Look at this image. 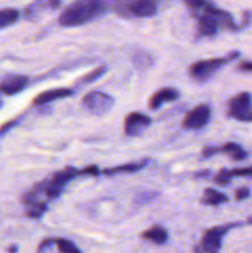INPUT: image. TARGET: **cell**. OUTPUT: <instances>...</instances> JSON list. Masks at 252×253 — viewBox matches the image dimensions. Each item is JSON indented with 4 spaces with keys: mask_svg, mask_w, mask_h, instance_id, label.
<instances>
[{
    "mask_svg": "<svg viewBox=\"0 0 252 253\" xmlns=\"http://www.w3.org/2000/svg\"><path fill=\"white\" fill-rule=\"evenodd\" d=\"M19 11L16 9H12V7L0 10V30L14 25L19 20Z\"/></svg>",
    "mask_w": 252,
    "mask_h": 253,
    "instance_id": "obj_18",
    "label": "cell"
},
{
    "mask_svg": "<svg viewBox=\"0 0 252 253\" xmlns=\"http://www.w3.org/2000/svg\"><path fill=\"white\" fill-rule=\"evenodd\" d=\"M106 11L105 0H76L59 15L61 26L74 27L98 19Z\"/></svg>",
    "mask_w": 252,
    "mask_h": 253,
    "instance_id": "obj_1",
    "label": "cell"
},
{
    "mask_svg": "<svg viewBox=\"0 0 252 253\" xmlns=\"http://www.w3.org/2000/svg\"><path fill=\"white\" fill-rule=\"evenodd\" d=\"M227 116L241 123H252V95L247 91L236 94L227 103Z\"/></svg>",
    "mask_w": 252,
    "mask_h": 253,
    "instance_id": "obj_5",
    "label": "cell"
},
{
    "mask_svg": "<svg viewBox=\"0 0 252 253\" xmlns=\"http://www.w3.org/2000/svg\"><path fill=\"white\" fill-rule=\"evenodd\" d=\"M142 237L145 240H148V241L153 242L156 245H163L167 242L168 240V232L167 230L163 229L162 226H152L150 230L145 231L142 234Z\"/></svg>",
    "mask_w": 252,
    "mask_h": 253,
    "instance_id": "obj_17",
    "label": "cell"
},
{
    "mask_svg": "<svg viewBox=\"0 0 252 253\" xmlns=\"http://www.w3.org/2000/svg\"><path fill=\"white\" fill-rule=\"evenodd\" d=\"M106 72H108L106 66L98 67V68H95L94 71H91L90 73H88V74H85V76L82 77V78L78 81V83H77V85L82 86V85H85V84L93 83V82L98 81L99 78H101V77H103Z\"/></svg>",
    "mask_w": 252,
    "mask_h": 253,
    "instance_id": "obj_19",
    "label": "cell"
},
{
    "mask_svg": "<svg viewBox=\"0 0 252 253\" xmlns=\"http://www.w3.org/2000/svg\"><path fill=\"white\" fill-rule=\"evenodd\" d=\"M211 118V109L208 104H200L185 115L183 127L187 130H200L209 124Z\"/></svg>",
    "mask_w": 252,
    "mask_h": 253,
    "instance_id": "obj_7",
    "label": "cell"
},
{
    "mask_svg": "<svg viewBox=\"0 0 252 253\" xmlns=\"http://www.w3.org/2000/svg\"><path fill=\"white\" fill-rule=\"evenodd\" d=\"M239 226V224H230L225 225V226H216L212 229L208 230L204 234L202 241V249L205 253H219L220 249H221L222 244V237L225 236L229 230L232 227Z\"/></svg>",
    "mask_w": 252,
    "mask_h": 253,
    "instance_id": "obj_8",
    "label": "cell"
},
{
    "mask_svg": "<svg viewBox=\"0 0 252 253\" xmlns=\"http://www.w3.org/2000/svg\"><path fill=\"white\" fill-rule=\"evenodd\" d=\"M200 202L205 205H210V207H217V205H221L224 203L229 202V198H227L226 194L219 192V190L212 189V188H207L204 193H203Z\"/></svg>",
    "mask_w": 252,
    "mask_h": 253,
    "instance_id": "obj_14",
    "label": "cell"
},
{
    "mask_svg": "<svg viewBox=\"0 0 252 253\" xmlns=\"http://www.w3.org/2000/svg\"><path fill=\"white\" fill-rule=\"evenodd\" d=\"M47 209H48V205L46 202H36L27 207L26 215L31 219H40L47 211Z\"/></svg>",
    "mask_w": 252,
    "mask_h": 253,
    "instance_id": "obj_21",
    "label": "cell"
},
{
    "mask_svg": "<svg viewBox=\"0 0 252 253\" xmlns=\"http://www.w3.org/2000/svg\"><path fill=\"white\" fill-rule=\"evenodd\" d=\"M59 2H61V0H48V4L51 7H58L59 6Z\"/></svg>",
    "mask_w": 252,
    "mask_h": 253,
    "instance_id": "obj_32",
    "label": "cell"
},
{
    "mask_svg": "<svg viewBox=\"0 0 252 253\" xmlns=\"http://www.w3.org/2000/svg\"><path fill=\"white\" fill-rule=\"evenodd\" d=\"M252 21V12L251 11H245L244 14V24H242V27L249 26Z\"/></svg>",
    "mask_w": 252,
    "mask_h": 253,
    "instance_id": "obj_30",
    "label": "cell"
},
{
    "mask_svg": "<svg viewBox=\"0 0 252 253\" xmlns=\"http://www.w3.org/2000/svg\"><path fill=\"white\" fill-rule=\"evenodd\" d=\"M77 177H81V170L71 166L54 173L52 178L44 180V194L48 199H57L64 192L67 184Z\"/></svg>",
    "mask_w": 252,
    "mask_h": 253,
    "instance_id": "obj_4",
    "label": "cell"
},
{
    "mask_svg": "<svg viewBox=\"0 0 252 253\" xmlns=\"http://www.w3.org/2000/svg\"><path fill=\"white\" fill-rule=\"evenodd\" d=\"M53 244L57 245L58 250L62 253H82L78 247L71 242L69 240L64 239H53Z\"/></svg>",
    "mask_w": 252,
    "mask_h": 253,
    "instance_id": "obj_22",
    "label": "cell"
},
{
    "mask_svg": "<svg viewBox=\"0 0 252 253\" xmlns=\"http://www.w3.org/2000/svg\"><path fill=\"white\" fill-rule=\"evenodd\" d=\"M240 56V52L235 51L231 52L230 54L225 57H219V58H210V59H202L195 63H193L189 67V76L192 77L194 81L200 82H207L208 79L211 78L217 71L222 68L225 64L230 63L231 61L236 59Z\"/></svg>",
    "mask_w": 252,
    "mask_h": 253,
    "instance_id": "obj_3",
    "label": "cell"
},
{
    "mask_svg": "<svg viewBox=\"0 0 252 253\" xmlns=\"http://www.w3.org/2000/svg\"><path fill=\"white\" fill-rule=\"evenodd\" d=\"M179 98V91L174 88H163L156 91L150 99V109L157 110L165 103H170Z\"/></svg>",
    "mask_w": 252,
    "mask_h": 253,
    "instance_id": "obj_12",
    "label": "cell"
},
{
    "mask_svg": "<svg viewBox=\"0 0 252 253\" xmlns=\"http://www.w3.org/2000/svg\"><path fill=\"white\" fill-rule=\"evenodd\" d=\"M74 94L73 89L69 88H56V89H49V90L43 91V93L39 94L36 98L34 99V105L36 106H43L46 104L52 103V101L59 100V99L69 98Z\"/></svg>",
    "mask_w": 252,
    "mask_h": 253,
    "instance_id": "obj_11",
    "label": "cell"
},
{
    "mask_svg": "<svg viewBox=\"0 0 252 253\" xmlns=\"http://www.w3.org/2000/svg\"><path fill=\"white\" fill-rule=\"evenodd\" d=\"M237 69L241 72H252V61H244L237 66Z\"/></svg>",
    "mask_w": 252,
    "mask_h": 253,
    "instance_id": "obj_29",
    "label": "cell"
},
{
    "mask_svg": "<svg viewBox=\"0 0 252 253\" xmlns=\"http://www.w3.org/2000/svg\"><path fill=\"white\" fill-rule=\"evenodd\" d=\"M19 123H20V119H14V120L9 121V123L4 124V125L0 127V136H2V135H5L6 132H9V131L11 130L12 127H15V126H16Z\"/></svg>",
    "mask_w": 252,
    "mask_h": 253,
    "instance_id": "obj_27",
    "label": "cell"
},
{
    "mask_svg": "<svg viewBox=\"0 0 252 253\" xmlns=\"http://www.w3.org/2000/svg\"><path fill=\"white\" fill-rule=\"evenodd\" d=\"M250 194H251V190H250L249 188L241 187L239 188V189L235 190V199H236L237 202H241V200L247 199V198L250 197Z\"/></svg>",
    "mask_w": 252,
    "mask_h": 253,
    "instance_id": "obj_25",
    "label": "cell"
},
{
    "mask_svg": "<svg viewBox=\"0 0 252 253\" xmlns=\"http://www.w3.org/2000/svg\"><path fill=\"white\" fill-rule=\"evenodd\" d=\"M81 170V177L82 175H90V177H96V175L100 174V170H99L98 166H88L85 168H82Z\"/></svg>",
    "mask_w": 252,
    "mask_h": 253,
    "instance_id": "obj_26",
    "label": "cell"
},
{
    "mask_svg": "<svg viewBox=\"0 0 252 253\" xmlns=\"http://www.w3.org/2000/svg\"><path fill=\"white\" fill-rule=\"evenodd\" d=\"M113 9L123 17H152L158 11V0H113Z\"/></svg>",
    "mask_w": 252,
    "mask_h": 253,
    "instance_id": "obj_2",
    "label": "cell"
},
{
    "mask_svg": "<svg viewBox=\"0 0 252 253\" xmlns=\"http://www.w3.org/2000/svg\"><path fill=\"white\" fill-rule=\"evenodd\" d=\"M216 153H226L234 161H245L247 158V152L242 146L235 142H227L222 145L221 147H216Z\"/></svg>",
    "mask_w": 252,
    "mask_h": 253,
    "instance_id": "obj_15",
    "label": "cell"
},
{
    "mask_svg": "<svg viewBox=\"0 0 252 253\" xmlns=\"http://www.w3.org/2000/svg\"><path fill=\"white\" fill-rule=\"evenodd\" d=\"M115 100L109 94L94 90L86 94L83 98V106L88 113L95 116H103L113 109Z\"/></svg>",
    "mask_w": 252,
    "mask_h": 253,
    "instance_id": "obj_6",
    "label": "cell"
},
{
    "mask_svg": "<svg viewBox=\"0 0 252 253\" xmlns=\"http://www.w3.org/2000/svg\"><path fill=\"white\" fill-rule=\"evenodd\" d=\"M1 105H2V100H1V99H0V108H1Z\"/></svg>",
    "mask_w": 252,
    "mask_h": 253,
    "instance_id": "obj_33",
    "label": "cell"
},
{
    "mask_svg": "<svg viewBox=\"0 0 252 253\" xmlns=\"http://www.w3.org/2000/svg\"><path fill=\"white\" fill-rule=\"evenodd\" d=\"M219 174L224 175L227 179L231 180L235 177H251L252 178V166L244 168H234V169H220Z\"/></svg>",
    "mask_w": 252,
    "mask_h": 253,
    "instance_id": "obj_20",
    "label": "cell"
},
{
    "mask_svg": "<svg viewBox=\"0 0 252 253\" xmlns=\"http://www.w3.org/2000/svg\"><path fill=\"white\" fill-rule=\"evenodd\" d=\"M151 123L152 120L150 116L142 113H131L125 118L124 130L127 136L135 137V136H140L151 125Z\"/></svg>",
    "mask_w": 252,
    "mask_h": 253,
    "instance_id": "obj_9",
    "label": "cell"
},
{
    "mask_svg": "<svg viewBox=\"0 0 252 253\" xmlns=\"http://www.w3.org/2000/svg\"><path fill=\"white\" fill-rule=\"evenodd\" d=\"M211 174L210 170H202V172H198L195 173V178H207Z\"/></svg>",
    "mask_w": 252,
    "mask_h": 253,
    "instance_id": "obj_31",
    "label": "cell"
},
{
    "mask_svg": "<svg viewBox=\"0 0 252 253\" xmlns=\"http://www.w3.org/2000/svg\"><path fill=\"white\" fill-rule=\"evenodd\" d=\"M214 182L216 183V184L225 187V185L230 184V182H231V180L227 179V178H225L224 175H221V174H219V173H217V174L214 177Z\"/></svg>",
    "mask_w": 252,
    "mask_h": 253,
    "instance_id": "obj_28",
    "label": "cell"
},
{
    "mask_svg": "<svg viewBox=\"0 0 252 253\" xmlns=\"http://www.w3.org/2000/svg\"><path fill=\"white\" fill-rule=\"evenodd\" d=\"M158 195H160V193L157 192H143L140 193L138 195H136L135 202L137 203V204H145V203H150L152 202V200L157 199Z\"/></svg>",
    "mask_w": 252,
    "mask_h": 253,
    "instance_id": "obj_23",
    "label": "cell"
},
{
    "mask_svg": "<svg viewBox=\"0 0 252 253\" xmlns=\"http://www.w3.org/2000/svg\"><path fill=\"white\" fill-rule=\"evenodd\" d=\"M183 1L189 9H192L194 12H198L207 5L208 0H183Z\"/></svg>",
    "mask_w": 252,
    "mask_h": 253,
    "instance_id": "obj_24",
    "label": "cell"
},
{
    "mask_svg": "<svg viewBox=\"0 0 252 253\" xmlns=\"http://www.w3.org/2000/svg\"><path fill=\"white\" fill-rule=\"evenodd\" d=\"M148 162H150V160H142L140 161V162L126 163V165L106 168V169H104L101 173L105 175H116L119 174V173H135V172H138V170H141L142 168H145L146 166L148 165Z\"/></svg>",
    "mask_w": 252,
    "mask_h": 253,
    "instance_id": "obj_13",
    "label": "cell"
},
{
    "mask_svg": "<svg viewBox=\"0 0 252 253\" xmlns=\"http://www.w3.org/2000/svg\"><path fill=\"white\" fill-rule=\"evenodd\" d=\"M30 79L26 76H10L0 83V91L5 95H15L21 93L29 85Z\"/></svg>",
    "mask_w": 252,
    "mask_h": 253,
    "instance_id": "obj_10",
    "label": "cell"
},
{
    "mask_svg": "<svg viewBox=\"0 0 252 253\" xmlns=\"http://www.w3.org/2000/svg\"><path fill=\"white\" fill-rule=\"evenodd\" d=\"M131 61L136 68L140 71H145L153 64V57L143 49H135L131 54Z\"/></svg>",
    "mask_w": 252,
    "mask_h": 253,
    "instance_id": "obj_16",
    "label": "cell"
}]
</instances>
